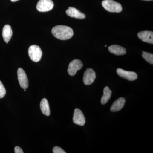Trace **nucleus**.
<instances>
[{
	"instance_id": "obj_1",
	"label": "nucleus",
	"mask_w": 153,
	"mask_h": 153,
	"mask_svg": "<svg viewBox=\"0 0 153 153\" xmlns=\"http://www.w3.org/2000/svg\"><path fill=\"white\" fill-rule=\"evenodd\" d=\"M52 33L57 39L67 40L72 37L74 32L73 30L68 26L58 25L52 28Z\"/></svg>"
},
{
	"instance_id": "obj_2",
	"label": "nucleus",
	"mask_w": 153,
	"mask_h": 153,
	"mask_svg": "<svg viewBox=\"0 0 153 153\" xmlns=\"http://www.w3.org/2000/svg\"><path fill=\"white\" fill-rule=\"evenodd\" d=\"M102 5L105 10L111 13H120L122 11L121 5L113 0H104Z\"/></svg>"
},
{
	"instance_id": "obj_3",
	"label": "nucleus",
	"mask_w": 153,
	"mask_h": 153,
	"mask_svg": "<svg viewBox=\"0 0 153 153\" xmlns=\"http://www.w3.org/2000/svg\"><path fill=\"white\" fill-rule=\"evenodd\" d=\"M28 54L31 60L34 62H38L41 60L42 51L39 46L33 45L29 47Z\"/></svg>"
},
{
	"instance_id": "obj_4",
	"label": "nucleus",
	"mask_w": 153,
	"mask_h": 153,
	"mask_svg": "<svg viewBox=\"0 0 153 153\" xmlns=\"http://www.w3.org/2000/svg\"><path fill=\"white\" fill-rule=\"evenodd\" d=\"M54 3L52 0H39L37 3V10L40 12H47L52 10Z\"/></svg>"
},
{
	"instance_id": "obj_5",
	"label": "nucleus",
	"mask_w": 153,
	"mask_h": 153,
	"mask_svg": "<svg viewBox=\"0 0 153 153\" xmlns=\"http://www.w3.org/2000/svg\"><path fill=\"white\" fill-rule=\"evenodd\" d=\"M83 67V64L81 60L75 59L69 63L68 68V74L71 76H74L78 70H80Z\"/></svg>"
},
{
	"instance_id": "obj_6",
	"label": "nucleus",
	"mask_w": 153,
	"mask_h": 153,
	"mask_svg": "<svg viewBox=\"0 0 153 153\" xmlns=\"http://www.w3.org/2000/svg\"><path fill=\"white\" fill-rule=\"evenodd\" d=\"M18 80H19L20 86L23 89H27L29 86V82L27 74L23 68H18Z\"/></svg>"
},
{
	"instance_id": "obj_7",
	"label": "nucleus",
	"mask_w": 153,
	"mask_h": 153,
	"mask_svg": "<svg viewBox=\"0 0 153 153\" xmlns=\"http://www.w3.org/2000/svg\"><path fill=\"white\" fill-rule=\"evenodd\" d=\"M117 73L119 76L129 81H134L137 78V74L134 71H126L118 68L117 69Z\"/></svg>"
},
{
	"instance_id": "obj_8",
	"label": "nucleus",
	"mask_w": 153,
	"mask_h": 153,
	"mask_svg": "<svg viewBox=\"0 0 153 153\" xmlns=\"http://www.w3.org/2000/svg\"><path fill=\"white\" fill-rule=\"evenodd\" d=\"M96 78V73L92 68H87L83 74V82L86 85L92 84Z\"/></svg>"
},
{
	"instance_id": "obj_9",
	"label": "nucleus",
	"mask_w": 153,
	"mask_h": 153,
	"mask_svg": "<svg viewBox=\"0 0 153 153\" xmlns=\"http://www.w3.org/2000/svg\"><path fill=\"white\" fill-rule=\"evenodd\" d=\"M73 121L74 123L81 126H84L85 123V117L80 109L76 108L74 110L73 115Z\"/></svg>"
},
{
	"instance_id": "obj_10",
	"label": "nucleus",
	"mask_w": 153,
	"mask_h": 153,
	"mask_svg": "<svg viewBox=\"0 0 153 153\" xmlns=\"http://www.w3.org/2000/svg\"><path fill=\"white\" fill-rule=\"evenodd\" d=\"M137 36L143 42L149 44H153V33L152 31H141L138 33Z\"/></svg>"
},
{
	"instance_id": "obj_11",
	"label": "nucleus",
	"mask_w": 153,
	"mask_h": 153,
	"mask_svg": "<svg viewBox=\"0 0 153 153\" xmlns=\"http://www.w3.org/2000/svg\"><path fill=\"white\" fill-rule=\"evenodd\" d=\"M66 14L69 16L77 19H84L85 18V14L82 13L77 9L72 7H69L66 12Z\"/></svg>"
},
{
	"instance_id": "obj_12",
	"label": "nucleus",
	"mask_w": 153,
	"mask_h": 153,
	"mask_svg": "<svg viewBox=\"0 0 153 153\" xmlns=\"http://www.w3.org/2000/svg\"><path fill=\"white\" fill-rule=\"evenodd\" d=\"M126 100L124 97H120L113 102L110 108L111 112H117L119 111L124 106Z\"/></svg>"
},
{
	"instance_id": "obj_13",
	"label": "nucleus",
	"mask_w": 153,
	"mask_h": 153,
	"mask_svg": "<svg viewBox=\"0 0 153 153\" xmlns=\"http://www.w3.org/2000/svg\"><path fill=\"white\" fill-rule=\"evenodd\" d=\"M108 49L111 53L116 55H125L126 50L125 48L118 45H113L108 47Z\"/></svg>"
},
{
	"instance_id": "obj_14",
	"label": "nucleus",
	"mask_w": 153,
	"mask_h": 153,
	"mask_svg": "<svg viewBox=\"0 0 153 153\" xmlns=\"http://www.w3.org/2000/svg\"><path fill=\"white\" fill-rule=\"evenodd\" d=\"M13 35V31L11 26L8 25H6L3 29L2 36L4 41L9 42L10 40Z\"/></svg>"
},
{
	"instance_id": "obj_15",
	"label": "nucleus",
	"mask_w": 153,
	"mask_h": 153,
	"mask_svg": "<svg viewBox=\"0 0 153 153\" xmlns=\"http://www.w3.org/2000/svg\"><path fill=\"white\" fill-rule=\"evenodd\" d=\"M40 108L43 114L47 116L50 115V108L49 102L47 99L44 98L41 100L40 103Z\"/></svg>"
},
{
	"instance_id": "obj_16",
	"label": "nucleus",
	"mask_w": 153,
	"mask_h": 153,
	"mask_svg": "<svg viewBox=\"0 0 153 153\" xmlns=\"http://www.w3.org/2000/svg\"><path fill=\"white\" fill-rule=\"evenodd\" d=\"M112 91L110 89L108 86H106L103 89V94L100 100L101 104L104 105L106 104L108 101L111 97Z\"/></svg>"
},
{
	"instance_id": "obj_17",
	"label": "nucleus",
	"mask_w": 153,
	"mask_h": 153,
	"mask_svg": "<svg viewBox=\"0 0 153 153\" xmlns=\"http://www.w3.org/2000/svg\"><path fill=\"white\" fill-rule=\"evenodd\" d=\"M142 57L148 63L153 64V55L152 53L143 51Z\"/></svg>"
},
{
	"instance_id": "obj_18",
	"label": "nucleus",
	"mask_w": 153,
	"mask_h": 153,
	"mask_svg": "<svg viewBox=\"0 0 153 153\" xmlns=\"http://www.w3.org/2000/svg\"><path fill=\"white\" fill-rule=\"evenodd\" d=\"M6 91L2 82L0 81V99L2 98L6 95Z\"/></svg>"
},
{
	"instance_id": "obj_19",
	"label": "nucleus",
	"mask_w": 153,
	"mask_h": 153,
	"mask_svg": "<svg viewBox=\"0 0 153 153\" xmlns=\"http://www.w3.org/2000/svg\"><path fill=\"white\" fill-rule=\"evenodd\" d=\"M53 153H66V152L63 150L62 148L58 146H55L53 148Z\"/></svg>"
},
{
	"instance_id": "obj_20",
	"label": "nucleus",
	"mask_w": 153,
	"mask_h": 153,
	"mask_svg": "<svg viewBox=\"0 0 153 153\" xmlns=\"http://www.w3.org/2000/svg\"><path fill=\"white\" fill-rule=\"evenodd\" d=\"M15 153H23L24 152L22 150V149L19 146H16L15 148Z\"/></svg>"
},
{
	"instance_id": "obj_21",
	"label": "nucleus",
	"mask_w": 153,
	"mask_h": 153,
	"mask_svg": "<svg viewBox=\"0 0 153 153\" xmlns=\"http://www.w3.org/2000/svg\"><path fill=\"white\" fill-rule=\"evenodd\" d=\"M11 1L12 2H16L17 1H19V0H11Z\"/></svg>"
},
{
	"instance_id": "obj_22",
	"label": "nucleus",
	"mask_w": 153,
	"mask_h": 153,
	"mask_svg": "<svg viewBox=\"0 0 153 153\" xmlns=\"http://www.w3.org/2000/svg\"><path fill=\"white\" fill-rule=\"evenodd\" d=\"M143 1H153V0H143Z\"/></svg>"
},
{
	"instance_id": "obj_23",
	"label": "nucleus",
	"mask_w": 153,
	"mask_h": 153,
	"mask_svg": "<svg viewBox=\"0 0 153 153\" xmlns=\"http://www.w3.org/2000/svg\"><path fill=\"white\" fill-rule=\"evenodd\" d=\"M25 91H26V89H25Z\"/></svg>"
}]
</instances>
